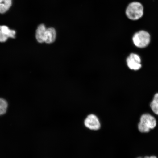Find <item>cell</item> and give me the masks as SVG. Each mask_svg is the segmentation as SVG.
Wrapping results in <instances>:
<instances>
[{"instance_id": "cell-1", "label": "cell", "mask_w": 158, "mask_h": 158, "mask_svg": "<svg viewBox=\"0 0 158 158\" xmlns=\"http://www.w3.org/2000/svg\"><path fill=\"white\" fill-rule=\"evenodd\" d=\"M144 13L143 6L139 2H131L126 7V16L131 21H137L141 19L143 17Z\"/></svg>"}, {"instance_id": "cell-2", "label": "cell", "mask_w": 158, "mask_h": 158, "mask_svg": "<svg viewBox=\"0 0 158 158\" xmlns=\"http://www.w3.org/2000/svg\"><path fill=\"white\" fill-rule=\"evenodd\" d=\"M157 122L154 116L149 114H143L138 124L139 131L142 133H147L150 130L153 129L156 126Z\"/></svg>"}, {"instance_id": "cell-3", "label": "cell", "mask_w": 158, "mask_h": 158, "mask_svg": "<svg viewBox=\"0 0 158 158\" xmlns=\"http://www.w3.org/2000/svg\"><path fill=\"white\" fill-rule=\"evenodd\" d=\"M151 41V35L147 31L145 30L137 31L134 34L133 37L134 45L139 48H144L148 47Z\"/></svg>"}, {"instance_id": "cell-4", "label": "cell", "mask_w": 158, "mask_h": 158, "mask_svg": "<svg viewBox=\"0 0 158 158\" xmlns=\"http://www.w3.org/2000/svg\"><path fill=\"white\" fill-rule=\"evenodd\" d=\"M128 68L131 70L137 71L141 68V59L139 55L131 53L126 59Z\"/></svg>"}, {"instance_id": "cell-5", "label": "cell", "mask_w": 158, "mask_h": 158, "mask_svg": "<svg viewBox=\"0 0 158 158\" xmlns=\"http://www.w3.org/2000/svg\"><path fill=\"white\" fill-rule=\"evenodd\" d=\"M16 31L5 25H0V42H5L9 38H15Z\"/></svg>"}, {"instance_id": "cell-6", "label": "cell", "mask_w": 158, "mask_h": 158, "mask_svg": "<svg viewBox=\"0 0 158 158\" xmlns=\"http://www.w3.org/2000/svg\"><path fill=\"white\" fill-rule=\"evenodd\" d=\"M85 125L89 129L97 130L100 129V123L98 118L94 114H91L85 120Z\"/></svg>"}, {"instance_id": "cell-7", "label": "cell", "mask_w": 158, "mask_h": 158, "mask_svg": "<svg viewBox=\"0 0 158 158\" xmlns=\"http://www.w3.org/2000/svg\"><path fill=\"white\" fill-rule=\"evenodd\" d=\"M46 28L43 24L40 25L36 30L35 37L37 41L40 43L44 42V37Z\"/></svg>"}, {"instance_id": "cell-8", "label": "cell", "mask_w": 158, "mask_h": 158, "mask_svg": "<svg viewBox=\"0 0 158 158\" xmlns=\"http://www.w3.org/2000/svg\"><path fill=\"white\" fill-rule=\"evenodd\" d=\"M56 31L53 28L46 29L45 31L44 42L47 43H51L54 42L56 38Z\"/></svg>"}, {"instance_id": "cell-9", "label": "cell", "mask_w": 158, "mask_h": 158, "mask_svg": "<svg viewBox=\"0 0 158 158\" xmlns=\"http://www.w3.org/2000/svg\"><path fill=\"white\" fill-rule=\"evenodd\" d=\"M12 3V0H0V13L4 14L9 10Z\"/></svg>"}, {"instance_id": "cell-10", "label": "cell", "mask_w": 158, "mask_h": 158, "mask_svg": "<svg viewBox=\"0 0 158 158\" xmlns=\"http://www.w3.org/2000/svg\"><path fill=\"white\" fill-rule=\"evenodd\" d=\"M150 107L154 113L158 115V93L154 96L152 101L150 104Z\"/></svg>"}, {"instance_id": "cell-11", "label": "cell", "mask_w": 158, "mask_h": 158, "mask_svg": "<svg viewBox=\"0 0 158 158\" xmlns=\"http://www.w3.org/2000/svg\"><path fill=\"white\" fill-rule=\"evenodd\" d=\"M7 106V102L3 99L0 98V115L6 113Z\"/></svg>"}, {"instance_id": "cell-12", "label": "cell", "mask_w": 158, "mask_h": 158, "mask_svg": "<svg viewBox=\"0 0 158 158\" xmlns=\"http://www.w3.org/2000/svg\"><path fill=\"white\" fill-rule=\"evenodd\" d=\"M137 158H143L141 157H139ZM144 158H157V157L155 156H145Z\"/></svg>"}]
</instances>
